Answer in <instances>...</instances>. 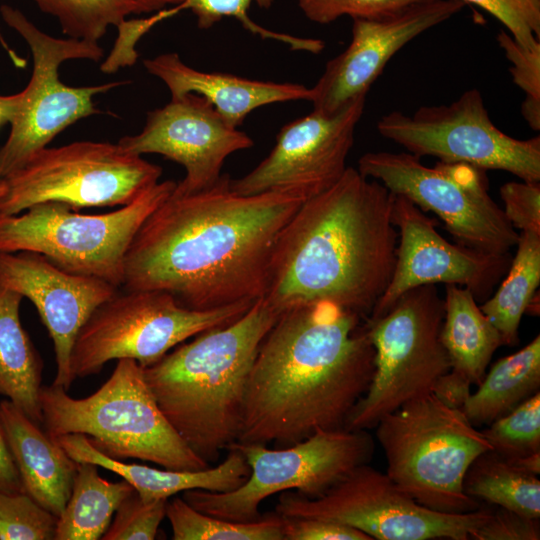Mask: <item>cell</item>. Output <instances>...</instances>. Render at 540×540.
Segmentation results:
<instances>
[{"mask_svg": "<svg viewBox=\"0 0 540 540\" xmlns=\"http://www.w3.org/2000/svg\"><path fill=\"white\" fill-rule=\"evenodd\" d=\"M222 174L212 186L163 201L124 259L122 288L158 290L189 309L263 298L277 239L308 199L292 189L242 195Z\"/></svg>", "mask_w": 540, "mask_h": 540, "instance_id": "1", "label": "cell"}, {"mask_svg": "<svg viewBox=\"0 0 540 540\" xmlns=\"http://www.w3.org/2000/svg\"><path fill=\"white\" fill-rule=\"evenodd\" d=\"M374 372L366 318L321 301L281 312L251 366L236 442H300L345 428Z\"/></svg>", "mask_w": 540, "mask_h": 540, "instance_id": "2", "label": "cell"}, {"mask_svg": "<svg viewBox=\"0 0 540 540\" xmlns=\"http://www.w3.org/2000/svg\"><path fill=\"white\" fill-rule=\"evenodd\" d=\"M395 195L347 167L308 198L282 229L264 299L280 314L305 304L334 303L368 318L396 261Z\"/></svg>", "mask_w": 540, "mask_h": 540, "instance_id": "3", "label": "cell"}, {"mask_svg": "<svg viewBox=\"0 0 540 540\" xmlns=\"http://www.w3.org/2000/svg\"><path fill=\"white\" fill-rule=\"evenodd\" d=\"M278 316L260 298L235 321L196 335L143 368L164 416L208 463L238 440L247 378Z\"/></svg>", "mask_w": 540, "mask_h": 540, "instance_id": "4", "label": "cell"}, {"mask_svg": "<svg viewBox=\"0 0 540 540\" xmlns=\"http://www.w3.org/2000/svg\"><path fill=\"white\" fill-rule=\"evenodd\" d=\"M40 403L42 424L52 439L81 434L112 459H140L172 470L210 467L164 416L143 367L133 359H119L109 379L85 398H72L52 384L41 387Z\"/></svg>", "mask_w": 540, "mask_h": 540, "instance_id": "5", "label": "cell"}, {"mask_svg": "<svg viewBox=\"0 0 540 540\" xmlns=\"http://www.w3.org/2000/svg\"><path fill=\"white\" fill-rule=\"evenodd\" d=\"M375 428L387 460L386 474L402 492L443 513L480 507L464 492L463 481L472 462L492 449L462 410L445 406L429 393L388 413Z\"/></svg>", "mask_w": 540, "mask_h": 540, "instance_id": "6", "label": "cell"}, {"mask_svg": "<svg viewBox=\"0 0 540 540\" xmlns=\"http://www.w3.org/2000/svg\"><path fill=\"white\" fill-rule=\"evenodd\" d=\"M176 183L157 182L129 204L104 214H81L52 201L18 214H0V252L39 253L64 271L120 288L125 255L135 234Z\"/></svg>", "mask_w": 540, "mask_h": 540, "instance_id": "7", "label": "cell"}, {"mask_svg": "<svg viewBox=\"0 0 540 540\" xmlns=\"http://www.w3.org/2000/svg\"><path fill=\"white\" fill-rule=\"evenodd\" d=\"M444 299L435 284L401 295L386 313L366 319L374 348V372L345 428L367 430L418 397L431 393L435 382L451 369L440 332Z\"/></svg>", "mask_w": 540, "mask_h": 540, "instance_id": "8", "label": "cell"}, {"mask_svg": "<svg viewBox=\"0 0 540 540\" xmlns=\"http://www.w3.org/2000/svg\"><path fill=\"white\" fill-rule=\"evenodd\" d=\"M253 304L193 310L163 291L118 289L80 329L70 356L72 379L95 375L111 360L148 367L187 339L235 321Z\"/></svg>", "mask_w": 540, "mask_h": 540, "instance_id": "9", "label": "cell"}, {"mask_svg": "<svg viewBox=\"0 0 540 540\" xmlns=\"http://www.w3.org/2000/svg\"><path fill=\"white\" fill-rule=\"evenodd\" d=\"M245 457L250 474L237 489L183 492L182 498L196 510L232 521L259 519V505L268 497L287 490L318 498L352 470L368 464L374 441L366 430H318L287 447L268 449L262 444L234 442L228 448Z\"/></svg>", "mask_w": 540, "mask_h": 540, "instance_id": "10", "label": "cell"}, {"mask_svg": "<svg viewBox=\"0 0 540 540\" xmlns=\"http://www.w3.org/2000/svg\"><path fill=\"white\" fill-rule=\"evenodd\" d=\"M162 168L121 145L76 141L32 154L0 180V214L42 202L83 207L124 206L159 182Z\"/></svg>", "mask_w": 540, "mask_h": 540, "instance_id": "11", "label": "cell"}, {"mask_svg": "<svg viewBox=\"0 0 540 540\" xmlns=\"http://www.w3.org/2000/svg\"><path fill=\"white\" fill-rule=\"evenodd\" d=\"M3 21L27 43L33 58L32 75L10 121L6 142L0 147V180L21 167L36 151L74 122L101 111L93 98L125 82L72 87L61 82L60 65L72 59L99 61L104 50L97 42L56 38L37 28L19 9L0 6Z\"/></svg>", "mask_w": 540, "mask_h": 540, "instance_id": "12", "label": "cell"}, {"mask_svg": "<svg viewBox=\"0 0 540 540\" xmlns=\"http://www.w3.org/2000/svg\"><path fill=\"white\" fill-rule=\"evenodd\" d=\"M358 171L436 214L457 243L486 253L506 254L519 232L491 198L484 170L465 163L439 161L434 167L403 152H368Z\"/></svg>", "mask_w": 540, "mask_h": 540, "instance_id": "13", "label": "cell"}, {"mask_svg": "<svg viewBox=\"0 0 540 540\" xmlns=\"http://www.w3.org/2000/svg\"><path fill=\"white\" fill-rule=\"evenodd\" d=\"M492 509L443 513L417 503L386 473L363 464L318 498L284 492L275 512L288 518L325 519L356 528L377 540H467Z\"/></svg>", "mask_w": 540, "mask_h": 540, "instance_id": "14", "label": "cell"}, {"mask_svg": "<svg viewBox=\"0 0 540 540\" xmlns=\"http://www.w3.org/2000/svg\"><path fill=\"white\" fill-rule=\"evenodd\" d=\"M377 130L418 158L432 156L540 182V137L517 139L500 130L477 89L465 91L447 105L422 106L412 114H385Z\"/></svg>", "mask_w": 540, "mask_h": 540, "instance_id": "15", "label": "cell"}, {"mask_svg": "<svg viewBox=\"0 0 540 540\" xmlns=\"http://www.w3.org/2000/svg\"><path fill=\"white\" fill-rule=\"evenodd\" d=\"M392 222L399 238L393 274L367 319L382 316L405 292L428 284L459 285L484 301L510 266V253L450 243L436 230V220L403 196L394 197Z\"/></svg>", "mask_w": 540, "mask_h": 540, "instance_id": "16", "label": "cell"}, {"mask_svg": "<svg viewBox=\"0 0 540 540\" xmlns=\"http://www.w3.org/2000/svg\"><path fill=\"white\" fill-rule=\"evenodd\" d=\"M366 96L333 114L313 110L284 125L270 153L249 173L231 179L233 191L253 195L292 189L311 198L335 184L347 169Z\"/></svg>", "mask_w": 540, "mask_h": 540, "instance_id": "17", "label": "cell"}, {"mask_svg": "<svg viewBox=\"0 0 540 540\" xmlns=\"http://www.w3.org/2000/svg\"><path fill=\"white\" fill-rule=\"evenodd\" d=\"M118 144L136 155L156 153L181 164L186 174L173 193L190 194L215 184L226 158L254 142L229 125L205 97L188 93L150 111L142 131Z\"/></svg>", "mask_w": 540, "mask_h": 540, "instance_id": "18", "label": "cell"}, {"mask_svg": "<svg viewBox=\"0 0 540 540\" xmlns=\"http://www.w3.org/2000/svg\"><path fill=\"white\" fill-rule=\"evenodd\" d=\"M464 5L459 0H429L390 17L354 19L349 45L326 64L312 87L313 110L333 114L356 98L367 96L401 48L460 12Z\"/></svg>", "mask_w": 540, "mask_h": 540, "instance_id": "19", "label": "cell"}, {"mask_svg": "<svg viewBox=\"0 0 540 540\" xmlns=\"http://www.w3.org/2000/svg\"><path fill=\"white\" fill-rule=\"evenodd\" d=\"M0 287L28 298L37 308L55 350L57 372L52 384L69 390L74 381L70 371L74 341L92 312L119 288L64 271L30 251L0 252Z\"/></svg>", "mask_w": 540, "mask_h": 540, "instance_id": "20", "label": "cell"}, {"mask_svg": "<svg viewBox=\"0 0 540 540\" xmlns=\"http://www.w3.org/2000/svg\"><path fill=\"white\" fill-rule=\"evenodd\" d=\"M143 64L168 87L171 98L188 93L205 97L231 126L238 128L247 115L267 104L306 100L313 91L298 83H275L232 74L204 72L185 64L177 53H163Z\"/></svg>", "mask_w": 540, "mask_h": 540, "instance_id": "21", "label": "cell"}, {"mask_svg": "<svg viewBox=\"0 0 540 540\" xmlns=\"http://www.w3.org/2000/svg\"><path fill=\"white\" fill-rule=\"evenodd\" d=\"M76 462H89L114 472L132 485L144 501L169 499L180 492L200 489L210 492H228L240 487L250 474L243 454L228 448L222 463L202 470L157 469L140 464H128L112 459L96 448L81 434H65L54 438Z\"/></svg>", "mask_w": 540, "mask_h": 540, "instance_id": "22", "label": "cell"}, {"mask_svg": "<svg viewBox=\"0 0 540 540\" xmlns=\"http://www.w3.org/2000/svg\"><path fill=\"white\" fill-rule=\"evenodd\" d=\"M0 419L25 492L58 518L78 462L8 399L0 402Z\"/></svg>", "mask_w": 540, "mask_h": 540, "instance_id": "23", "label": "cell"}, {"mask_svg": "<svg viewBox=\"0 0 540 540\" xmlns=\"http://www.w3.org/2000/svg\"><path fill=\"white\" fill-rule=\"evenodd\" d=\"M440 338L451 369L477 385L494 352L503 345L499 331L483 313L472 292L455 284L445 286Z\"/></svg>", "mask_w": 540, "mask_h": 540, "instance_id": "24", "label": "cell"}, {"mask_svg": "<svg viewBox=\"0 0 540 540\" xmlns=\"http://www.w3.org/2000/svg\"><path fill=\"white\" fill-rule=\"evenodd\" d=\"M23 296L0 287V395L42 424V360L20 320Z\"/></svg>", "mask_w": 540, "mask_h": 540, "instance_id": "25", "label": "cell"}, {"mask_svg": "<svg viewBox=\"0 0 540 540\" xmlns=\"http://www.w3.org/2000/svg\"><path fill=\"white\" fill-rule=\"evenodd\" d=\"M540 336L519 351L499 359L462 408L475 427L489 425L539 392Z\"/></svg>", "mask_w": 540, "mask_h": 540, "instance_id": "26", "label": "cell"}, {"mask_svg": "<svg viewBox=\"0 0 540 540\" xmlns=\"http://www.w3.org/2000/svg\"><path fill=\"white\" fill-rule=\"evenodd\" d=\"M97 465L78 462L71 495L57 518L54 540L101 539L121 502L135 491L126 480L109 482Z\"/></svg>", "mask_w": 540, "mask_h": 540, "instance_id": "27", "label": "cell"}, {"mask_svg": "<svg viewBox=\"0 0 540 540\" xmlns=\"http://www.w3.org/2000/svg\"><path fill=\"white\" fill-rule=\"evenodd\" d=\"M516 247L498 289L480 305L508 346L518 343L521 319L540 284V234L519 232Z\"/></svg>", "mask_w": 540, "mask_h": 540, "instance_id": "28", "label": "cell"}, {"mask_svg": "<svg viewBox=\"0 0 540 540\" xmlns=\"http://www.w3.org/2000/svg\"><path fill=\"white\" fill-rule=\"evenodd\" d=\"M464 492L477 501L520 515L540 518V481L492 450L479 455L468 468Z\"/></svg>", "mask_w": 540, "mask_h": 540, "instance_id": "29", "label": "cell"}, {"mask_svg": "<svg viewBox=\"0 0 540 540\" xmlns=\"http://www.w3.org/2000/svg\"><path fill=\"white\" fill-rule=\"evenodd\" d=\"M166 517L174 540H284V518L275 513L248 522L202 513L183 498L167 502Z\"/></svg>", "mask_w": 540, "mask_h": 540, "instance_id": "30", "label": "cell"}, {"mask_svg": "<svg viewBox=\"0 0 540 540\" xmlns=\"http://www.w3.org/2000/svg\"><path fill=\"white\" fill-rule=\"evenodd\" d=\"M56 18L69 38L97 42L110 26L118 27L131 14H141L135 0H33Z\"/></svg>", "mask_w": 540, "mask_h": 540, "instance_id": "31", "label": "cell"}, {"mask_svg": "<svg viewBox=\"0 0 540 540\" xmlns=\"http://www.w3.org/2000/svg\"><path fill=\"white\" fill-rule=\"evenodd\" d=\"M481 432L492 451L505 459L540 452V393L533 394Z\"/></svg>", "mask_w": 540, "mask_h": 540, "instance_id": "32", "label": "cell"}, {"mask_svg": "<svg viewBox=\"0 0 540 540\" xmlns=\"http://www.w3.org/2000/svg\"><path fill=\"white\" fill-rule=\"evenodd\" d=\"M253 1L261 8H269L273 3V0H183L176 7L179 12L186 9L191 10L200 29H209L224 17H234L253 34L281 41L293 50L318 54L324 49L325 43L322 40L277 33L256 24L247 13Z\"/></svg>", "mask_w": 540, "mask_h": 540, "instance_id": "33", "label": "cell"}, {"mask_svg": "<svg viewBox=\"0 0 540 540\" xmlns=\"http://www.w3.org/2000/svg\"><path fill=\"white\" fill-rule=\"evenodd\" d=\"M56 524L27 493L0 491V540H54Z\"/></svg>", "mask_w": 540, "mask_h": 540, "instance_id": "34", "label": "cell"}, {"mask_svg": "<svg viewBox=\"0 0 540 540\" xmlns=\"http://www.w3.org/2000/svg\"><path fill=\"white\" fill-rule=\"evenodd\" d=\"M500 48L510 63L512 80L524 93L521 113L534 131L540 130V41L523 46L508 32L496 36Z\"/></svg>", "mask_w": 540, "mask_h": 540, "instance_id": "35", "label": "cell"}, {"mask_svg": "<svg viewBox=\"0 0 540 540\" xmlns=\"http://www.w3.org/2000/svg\"><path fill=\"white\" fill-rule=\"evenodd\" d=\"M168 499L144 501L136 491L126 497L116 510L114 520L102 540H153L166 516Z\"/></svg>", "mask_w": 540, "mask_h": 540, "instance_id": "36", "label": "cell"}, {"mask_svg": "<svg viewBox=\"0 0 540 540\" xmlns=\"http://www.w3.org/2000/svg\"><path fill=\"white\" fill-rule=\"evenodd\" d=\"M429 0H298L303 14L312 22L331 23L342 16L375 20L393 16Z\"/></svg>", "mask_w": 540, "mask_h": 540, "instance_id": "37", "label": "cell"}, {"mask_svg": "<svg viewBox=\"0 0 540 540\" xmlns=\"http://www.w3.org/2000/svg\"><path fill=\"white\" fill-rule=\"evenodd\" d=\"M492 14L521 45L532 46L540 38V0H459Z\"/></svg>", "mask_w": 540, "mask_h": 540, "instance_id": "38", "label": "cell"}, {"mask_svg": "<svg viewBox=\"0 0 540 540\" xmlns=\"http://www.w3.org/2000/svg\"><path fill=\"white\" fill-rule=\"evenodd\" d=\"M503 212L520 232L540 234V182L513 181L500 188Z\"/></svg>", "mask_w": 540, "mask_h": 540, "instance_id": "39", "label": "cell"}, {"mask_svg": "<svg viewBox=\"0 0 540 540\" xmlns=\"http://www.w3.org/2000/svg\"><path fill=\"white\" fill-rule=\"evenodd\" d=\"M179 10L176 6L163 9L148 18L131 19L123 21L118 27V37L111 53L101 64L100 69L105 73H112L121 67L131 66L137 60L135 45L138 40L158 22L167 19Z\"/></svg>", "mask_w": 540, "mask_h": 540, "instance_id": "40", "label": "cell"}, {"mask_svg": "<svg viewBox=\"0 0 540 540\" xmlns=\"http://www.w3.org/2000/svg\"><path fill=\"white\" fill-rule=\"evenodd\" d=\"M539 519H532L511 510L492 509L488 520L473 534V540H538Z\"/></svg>", "mask_w": 540, "mask_h": 540, "instance_id": "41", "label": "cell"}, {"mask_svg": "<svg viewBox=\"0 0 540 540\" xmlns=\"http://www.w3.org/2000/svg\"><path fill=\"white\" fill-rule=\"evenodd\" d=\"M283 518L284 540H372L356 528L330 520Z\"/></svg>", "mask_w": 540, "mask_h": 540, "instance_id": "42", "label": "cell"}, {"mask_svg": "<svg viewBox=\"0 0 540 540\" xmlns=\"http://www.w3.org/2000/svg\"><path fill=\"white\" fill-rule=\"evenodd\" d=\"M471 381L450 369L435 382L431 393L445 406L462 410L471 395Z\"/></svg>", "mask_w": 540, "mask_h": 540, "instance_id": "43", "label": "cell"}, {"mask_svg": "<svg viewBox=\"0 0 540 540\" xmlns=\"http://www.w3.org/2000/svg\"><path fill=\"white\" fill-rule=\"evenodd\" d=\"M0 491L25 492L0 419ZM26 493V492H25Z\"/></svg>", "mask_w": 540, "mask_h": 540, "instance_id": "44", "label": "cell"}, {"mask_svg": "<svg viewBox=\"0 0 540 540\" xmlns=\"http://www.w3.org/2000/svg\"><path fill=\"white\" fill-rule=\"evenodd\" d=\"M508 460V459H507ZM519 469L538 476L540 474V452L509 460Z\"/></svg>", "mask_w": 540, "mask_h": 540, "instance_id": "45", "label": "cell"}, {"mask_svg": "<svg viewBox=\"0 0 540 540\" xmlns=\"http://www.w3.org/2000/svg\"><path fill=\"white\" fill-rule=\"evenodd\" d=\"M19 94L8 96L0 95V126L10 123L18 103Z\"/></svg>", "mask_w": 540, "mask_h": 540, "instance_id": "46", "label": "cell"}, {"mask_svg": "<svg viewBox=\"0 0 540 540\" xmlns=\"http://www.w3.org/2000/svg\"><path fill=\"white\" fill-rule=\"evenodd\" d=\"M142 13L158 12L165 9L168 5L177 6L183 2V0H135Z\"/></svg>", "mask_w": 540, "mask_h": 540, "instance_id": "47", "label": "cell"}, {"mask_svg": "<svg viewBox=\"0 0 540 540\" xmlns=\"http://www.w3.org/2000/svg\"><path fill=\"white\" fill-rule=\"evenodd\" d=\"M0 45L5 50V52L8 54L10 59L12 60L13 64L18 68H24L26 65V61L24 58L20 57L6 42L4 37L2 36L0 32Z\"/></svg>", "mask_w": 540, "mask_h": 540, "instance_id": "48", "label": "cell"}]
</instances>
